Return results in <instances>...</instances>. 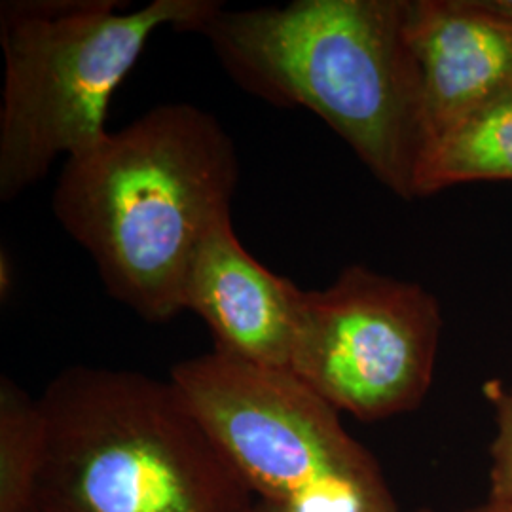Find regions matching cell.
<instances>
[{
    "mask_svg": "<svg viewBox=\"0 0 512 512\" xmlns=\"http://www.w3.org/2000/svg\"><path fill=\"white\" fill-rule=\"evenodd\" d=\"M236 143L190 103H165L65 160L55 219L90 255L110 296L150 323L184 310L203 239L230 219Z\"/></svg>",
    "mask_w": 512,
    "mask_h": 512,
    "instance_id": "cell-1",
    "label": "cell"
},
{
    "mask_svg": "<svg viewBox=\"0 0 512 512\" xmlns=\"http://www.w3.org/2000/svg\"><path fill=\"white\" fill-rule=\"evenodd\" d=\"M406 16L408 0H293L220 6L194 33L239 88L311 110L387 190L414 200L423 122Z\"/></svg>",
    "mask_w": 512,
    "mask_h": 512,
    "instance_id": "cell-2",
    "label": "cell"
},
{
    "mask_svg": "<svg viewBox=\"0 0 512 512\" xmlns=\"http://www.w3.org/2000/svg\"><path fill=\"white\" fill-rule=\"evenodd\" d=\"M37 512H255V495L177 385L71 366L38 399Z\"/></svg>",
    "mask_w": 512,
    "mask_h": 512,
    "instance_id": "cell-3",
    "label": "cell"
},
{
    "mask_svg": "<svg viewBox=\"0 0 512 512\" xmlns=\"http://www.w3.org/2000/svg\"><path fill=\"white\" fill-rule=\"evenodd\" d=\"M8 0L0 8L4 92L0 200L42 181L59 156L97 145L110 99L160 27L196 31L219 0Z\"/></svg>",
    "mask_w": 512,
    "mask_h": 512,
    "instance_id": "cell-4",
    "label": "cell"
},
{
    "mask_svg": "<svg viewBox=\"0 0 512 512\" xmlns=\"http://www.w3.org/2000/svg\"><path fill=\"white\" fill-rule=\"evenodd\" d=\"M258 503L285 512H399L378 461L289 368L211 351L171 378Z\"/></svg>",
    "mask_w": 512,
    "mask_h": 512,
    "instance_id": "cell-5",
    "label": "cell"
},
{
    "mask_svg": "<svg viewBox=\"0 0 512 512\" xmlns=\"http://www.w3.org/2000/svg\"><path fill=\"white\" fill-rule=\"evenodd\" d=\"M439 300L418 283L344 268L323 291H306L289 370L363 421L416 410L433 384Z\"/></svg>",
    "mask_w": 512,
    "mask_h": 512,
    "instance_id": "cell-6",
    "label": "cell"
},
{
    "mask_svg": "<svg viewBox=\"0 0 512 512\" xmlns=\"http://www.w3.org/2000/svg\"><path fill=\"white\" fill-rule=\"evenodd\" d=\"M304 293L260 264L239 241L232 217L203 239L184 287L215 338V351L253 365L289 368Z\"/></svg>",
    "mask_w": 512,
    "mask_h": 512,
    "instance_id": "cell-7",
    "label": "cell"
},
{
    "mask_svg": "<svg viewBox=\"0 0 512 512\" xmlns=\"http://www.w3.org/2000/svg\"><path fill=\"white\" fill-rule=\"evenodd\" d=\"M423 148L512 88V23L475 0H408Z\"/></svg>",
    "mask_w": 512,
    "mask_h": 512,
    "instance_id": "cell-8",
    "label": "cell"
},
{
    "mask_svg": "<svg viewBox=\"0 0 512 512\" xmlns=\"http://www.w3.org/2000/svg\"><path fill=\"white\" fill-rule=\"evenodd\" d=\"M486 181L512 183V88L423 148L414 196Z\"/></svg>",
    "mask_w": 512,
    "mask_h": 512,
    "instance_id": "cell-9",
    "label": "cell"
},
{
    "mask_svg": "<svg viewBox=\"0 0 512 512\" xmlns=\"http://www.w3.org/2000/svg\"><path fill=\"white\" fill-rule=\"evenodd\" d=\"M46 425L38 399L0 378V512H35Z\"/></svg>",
    "mask_w": 512,
    "mask_h": 512,
    "instance_id": "cell-10",
    "label": "cell"
},
{
    "mask_svg": "<svg viewBox=\"0 0 512 512\" xmlns=\"http://www.w3.org/2000/svg\"><path fill=\"white\" fill-rule=\"evenodd\" d=\"M482 393L494 410L495 421L488 501L512 507V387L492 380L484 384Z\"/></svg>",
    "mask_w": 512,
    "mask_h": 512,
    "instance_id": "cell-11",
    "label": "cell"
},
{
    "mask_svg": "<svg viewBox=\"0 0 512 512\" xmlns=\"http://www.w3.org/2000/svg\"><path fill=\"white\" fill-rule=\"evenodd\" d=\"M14 285V264L10 260V255L2 249L0 253V296L8 298L12 293Z\"/></svg>",
    "mask_w": 512,
    "mask_h": 512,
    "instance_id": "cell-12",
    "label": "cell"
},
{
    "mask_svg": "<svg viewBox=\"0 0 512 512\" xmlns=\"http://www.w3.org/2000/svg\"><path fill=\"white\" fill-rule=\"evenodd\" d=\"M463 512H512V507L509 505H499V503H492V501H486L482 505H478L475 509H467Z\"/></svg>",
    "mask_w": 512,
    "mask_h": 512,
    "instance_id": "cell-13",
    "label": "cell"
},
{
    "mask_svg": "<svg viewBox=\"0 0 512 512\" xmlns=\"http://www.w3.org/2000/svg\"><path fill=\"white\" fill-rule=\"evenodd\" d=\"M255 512H285V511H279V509H274V507H268V505H264V503H258V501H256ZM420 512H427V511H420Z\"/></svg>",
    "mask_w": 512,
    "mask_h": 512,
    "instance_id": "cell-14",
    "label": "cell"
},
{
    "mask_svg": "<svg viewBox=\"0 0 512 512\" xmlns=\"http://www.w3.org/2000/svg\"><path fill=\"white\" fill-rule=\"evenodd\" d=\"M35 512H37V511H35Z\"/></svg>",
    "mask_w": 512,
    "mask_h": 512,
    "instance_id": "cell-15",
    "label": "cell"
}]
</instances>
